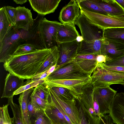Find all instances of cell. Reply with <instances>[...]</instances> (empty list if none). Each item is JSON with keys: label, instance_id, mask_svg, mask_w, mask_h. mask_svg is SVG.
Masks as SVG:
<instances>
[{"label": "cell", "instance_id": "obj_40", "mask_svg": "<svg viewBox=\"0 0 124 124\" xmlns=\"http://www.w3.org/2000/svg\"><path fill=\"white\" fill-rule=\"evenodd\" d=\"M4 7L13 26H14L16 23V8L9 6H5Z\"/></svg>", "mask_w": 124, "mask_h": 124}, {"label": "cell", "instance_id": "obj_10", "mask_svg": "<svg viewBox=\"0 0 124 124\" xmlns=\"http://www.w3.org/2000/svg\"><path fill=\"white\" fill-rule=\"evenodd\" d=\"M88 76L80 72L73 61L55 70L44 80L80 79Z\"/></svg>", "mask_w": 124, "mask_h": 124}, {"label": "cell", "instance_id": "obj_4", "mask_svg": "<svg viewBox=\"0 0 124 124\" xmlns=\"http://www.w3.org/2000/svg\"><path fill=\"white\" fill-rule=\"evenodd\" d=\"M81 13L92 24L103 30L124 27V17L114 16L93 12L80 8Z\"/></svg>", "mask_w": 124, "mask_h": 124}, {"label": "cell", "instance_id": "obj_14", "mask_svg": "<svg viewBox=\"0 0 124 124\" xmlns=\"http://www.w3.org/2000/svg\"><path fill=\"white\" fill-rule=\"evenodd\" d=\"M49 87L55 98L64 111L72 124H80L79 113L76 99L71 100L62 99L58 96L51 87Z\"/></svg>", "mask_w": 124, "mask_h": 124}, {"label": "cell", "instance_id": "obj_48", "mask_svg": "<svg viewBox=\"0 0 124 124\" xmlns=\"http://www.w3.org/2000/svg\"><path fill=\"white\" fill-rule=\"evenodd\" d=\"M113 123H111V124H113Z\"/></svg>", "mask_w": 124, "mask_h": 124}, {"label": "cell", "instance_id": "obj_11", "mask_svg": "<svg viewBox=\"0 0 124 124\" xmlns=\"http://www.w3.org/2000/svg\"><path fill=\"white\" fill-rule=\"evenodd\" d=\"M94 93L99 106L101 113L103 116L109 113L112 102L117 91L110 86L105 88H94Z\"/></svg>", "mask_w": 124, "mask_h": 124}, {"label": "cell", "instance_id": "obj_42", "mask_svg": "<svg viewBox=\"0 0 124 124\" xmlns=\"http://www.w3.org/2000/svg\"><path fill=\"white\" fill-rule=\"evenodd\" d=\"M104 68L109 70L124 73V67L121 66H110L105 65L103 63L101 64Z\"/></svg>", "mask_w": 124, "mask_h": 124}, {"label": "cell", "instance_id": "obj_25", "mask_svg": "<svg viewBox=\"0 0 124 124\" xmlns=\"http://www.w3.org/2000/svg\"><path fill=\"white\" fill-rule=\"evenodd\" d=\"M48 101L45 112L53 124H69L64 116L52 103Z\"/></svg>", "mask_w": 124, "mask_h": 124}, {"label": "cell", "instance_id": "obj_18", "mask_svg": "<svg viewBox=\"0 0 124 124\" xmlns=\"http://www.w3.org/2000/svg\"><path fill=\"white\" fill-rule=\"evenodd\" d=\"M16 20L14 26L16 28L28 31L33 26L34 19L31 10L25 7H16Z\"/></svg>", "mask_w": 124, "mask_h": 124}, {"label": "cell", "instance_id": "obj_5", "mask_svg": "<svg viewBox=\"0 0 124 124\" xmlns=\"http://www.w3.org/2000/svg\"><path fill=\"white\" fill-rule=\"evenodd\" d=\"M77 98L79 100L93 119L97 120L104 117L105 115L103 116L101 113L94 87L90 83L82 87L81 93Z\"/></svg>", "mask_w": 124, "mask_h": 124}, {"label": "cell", "instance_id": "obj_46", "mask_svg": "<svg viewBox=\"0 0 124 124\" xmlns=\"http://www.w3.org/2000/svg\"><path fill=\"white\" fill-rule=\"evenodd\" d=\"M116 1L124 9V0H116Z\"/></svg>", "mask_w": 124, "mask_h": 124}, {"label": "cell", "instance_id": "obj_9", "mask_svg": "<svg viewBox=\"0 0 124 124\" xmlns=\"http://www.w3.org/2000/svg\"><path fill=\"white\" fill-rule=\"evenodd\" d=\"M62 23L56 21H50L44 17L40 22L41 34L46 49L57 46L56 35L59 26Z\"/></svg>", "mask_w": 124, "mask_h": 124}, {"label": "cell", "instance_id": "obj_16", "mask_svg": "<svg viewBox=\"0 0 124 124\" xmlns=\"http://www.w3.org/2000/svg\"><path fill=\"white\" fill-rule=\"evenodd\" d=\"M80 14L77 0H71L61 10L59 19L62 23H74Z\"/></svg>", "mask_w": 124, "mask_h": 124}, {"label": "cell", "instance_id": "obj_36", "mask_svg": "<svg viewBox=\"0 0 124 124\" xmlns=\"http://www.w3.org/2000/svg\"><path fill=\"white\" fill-rule=\"evenodd\" d=\"M30 98L31 102L36 108L44 110L48 104V101L44 100L39 97L33 92Z\"/></svg>", "mask_w": 124, "mask_h": 124}, {"label": "cell", "instance_id": "obj_32", "mask_svg": "<svg viewBox=\"0 0 124 124\" xmlns=\"http://www.w3.org/2000/svg\"><path fill=\"white\" fill-rule=\"evenodd\" d=\"M60 98L64 100H71L75 98L69 89L60 87H51Z\"/></svg>", "mask_w": 124, "mask_h": 124}, {"label": "cell", "instance_id": "obj_6", "mask_svg": "<svg viewBox=\"0 0 124 124\" xmlns=\"http://www.w3.org/2000/svg\"><path fill=\"white\" fill-rule=\"evenodd\" d=\"M74 24L79 28L83 40L89 42L103 38V30L91 23L82 13Z\"/></svg>", "mask_w": 124, "mask_h": 124}, {"label": "cell", "instance_id": "obj_34", "mask_svg": "<svg viewBox=\"0 0 124 124\" xmlns=\"http://www.w3.org/2000/svg\"><path fill=\"white\" fill-rule=\"evenodd\" d=\"M31 122V124H53L43 110L39 111Z\"/></svg>", "mask_w": 124, "mask_h": 124}, {"label": "cell", "instance_id": "obj_31", "mask_svg": "<svg viewBox=\"0 0 124 124\" xmlns=\"http://www.w3.org/2000/svg\"><path fill=\"white\" fill-rule=\"evenodd\" d=\"M8 98V104L10 105L12 110L13 115L14 124H23L19 106L15 103L13 101V97Z\"/></svg>", "mask_w": 124, "mask_h": 124}, {"label": "cell", "instance_id": "obj_13", "mask_svg": "<svg viewBox=\"0 0 124 124\" xmlns=\"http://www.w3.org/2000/svg\"><path fill=\"white\" fill-rule=\"evenodd\" d=\"M109 115L113 123L124 124V93H118L115 95L109 109Z\"/></svg>", "mask_w": 124, "mask_h": 124}, {"label": "cell", "instance_id": "obj_26", "mask_svg": "<svg viewBox=\"0 0 124 124\" xmlns=\"http://www.w3.org/2000/svg\"><path fill=\"white\" fill-rule=\"evenodd\" d=\"M59 56L57 46H55L51 48L49 53L36 75L48 70L51 67L57 64Z\"/></svg>", "mask_w": 124, "mask_h": 124}, {"label": "cell", "instance_id": "obj_39", "mask_svg": "<svg viewBox=\"0 0 124 124\" xmlns=\"http://www.w3.org/2000/svg\"><path fill=\"white\" fill-rule=\"evenodd\" d=\"M103 63L109 66H121L124 67V54L118 57L107 61Z\"/></svg>", "mask_w": 124, "mask_h": 124}, {"label": "cell", "instance_id": "obj_27", "mask_svg": "<svg viewBox=\"0 0 124 124\" xmlns=\"http://www.w3.org/2000/svg\"><path fill=\"white\" fill-rule=\"evenodd\" d=\"M13 26L4 7L0 9V42Z\"/></svg>", "mask_w": 124, "mask_h": 124}, {"label": "cell", "instance_id": "obj_43", "mask_svg": "<svg viewBox=\"0 0 124 124\" xmlns=\"http://www.w3.org/2000/svg\"><path fill=\"white\" fill-rule=\"evenodd\" d=\"M48 70L36 75L32 77L31 79L34 81L41 80H44L49 75Z\"/></svg>", "mask_w": 124, "mask_h": 124}, {"label": "cell", "instance_id": "obj_12", "mask_svg": "<svg viewBox=\"0 0 124 124\" xmlns=\"http://www.w3.org/2000/svg\"><path fill=\"white\" fill-rule=\"evenodd\" d=\"M44 16L38 14L34 19L33 26L28 31L27 44L34 46L38 49H46L40 28V22Z\"/></svg>", "mask_w": 124, "mask_h": 124}, {"label": "cell", "instance_id": "obj_23", "mask_svg": "<svg viewBox=\"0 0 124 124\" xmlns=\"http://www.w3.org/2000/svg\"><path fill=\"white\" fill-rule=\"evenodd\" d=\"M104 40L103 38L89 42L82 41L78 47L77 55L100 54Z\"/></svg>", "mask_w": 124, "mask_h": 124}, {"label": "cell", "instance_id": "obj_19", "mask_svg": "<svg viewBox=\"0 0 124 124\" xmlns=\"http://www.w3.org/2000/svg\"><path fill=\"white\" fill-rule=\"evenodd\" d=\"M124 54V44L104 39L101 54L105 55L107 60L118 57Z\"/></svg>", "mask_w": 124, "mask_h": 124}, {"label": "cell", "instance_id": "obj_30", "mask_svg": "<svg viewBox=\"0 0 124 124\" xmlns=\"http://www.w3.org/2000/svg\"><path fill=\"white\" fill-rule=\"evenodd\" d=\"M80 8L91 12L108 15L93 0H77Z\"/></svg>", "mask_w": 124, "mask_h": 124}, {"label": "cell", "instance_id": "obj_1", "mask_svg": "<svg viewBox=\"0 0 124 124\" xmlns=\"http://www.w3.org/2000/svg\"><path fill=\"white\" fill-rule=\"evenodd\" d=\"M51 48L37 49L19 55H10L3 64L5 70L23 79H31L36 74Z\"/></svg>", "mask_w": 124, "mask_h": 124}, {"label": "cell", "instance_id": "obj_22", "mask_svg": "<svg viewBox=\"0 0 124 124\" xmlns=\"http://www.w3.org/2000/svg\"><path fill=\"white\" fill-rule=\"evenodd\" d=\"M108 15L124 17V9L115 0H93Z\"/></svg>", "mask_w": 124, "mask_h": 124}, {"label": "cell", "instance_id": "obj_37", "mask_svg": "<svg viewBox=\"0 0 124 124\" xmlns=\"http://www.w3.org/2000/svg\"><path fill=\"white\" fill-rule=\"evenodd\" d=\"M33 92L41 98L47 101L49 93L46 85L43 83L37 85L34 89Z\"/></svg>", "mask_w": 124, "mask_h": 124}, {"label": "cell", "instance_id": "obj_21", "mask_svg": "<svg viewBox=\"0 0 124 124\" xmlns=\"http://www.w3.org/2000/svg\"><path fill=\"white\" fill-rule=\"evenodd\" d=\"M24 80L10 73H7L1 98H9L13 96L14 92L23 85Z\"/></svg>", "mask_w": 124, "mask_h": 124}, {"label": "cell", "instance_id": "obj_24", "mask_svg": "<svg viewBox=\"0 0 124 124\" xmlns=\"http://www.w3.org/2000/svg\"><path fill=\"white\" fill-rule=\"evenodd\" d=\"M34 89L32 88L20 93L18 99L23 124H31L28 113L27 104L28 97Z\"/></svg>", "mask_w": 124, "mask_h": 124}, {"label": "cell", "instance_id": "obj_3", "mask_svg": "<svg viewBox=\"0 0 124 124\" xmlns=\"http://www.w3.org/2000/svg\"><path fill=\"white\" fill-rule=\"evenodd\" d=\"M91 76L90 83L94 88H105L114 84L124 86V73L107 70L98 64Z\"/></svg>", "mask_w": 124, "mask_h": 124}, {"label": "cell", "instance_id": "obj_47", "mask_svg": "<svg viewBox=\"0 0 124 124\" xmlns=\"http://www.w3.org/2000/svg\"><path fill=\"white\" fill-rule=\"evenodd\" d=\"M77 41L78 42H80L82 41L83 40V39L81 36H79L77 38Z\"/></svg>", "mask_w": 124, "mask_h": 124}, {"label": "cell", "instance_id": "obj_35", "mask_svg": "<svg viewBox=\"0 0 124 124\" xmlns=\"http://www.w3.org/2000/svg\"><path fill=\"white\" fill-rule=\"evenodd\" d=\"M43 80L34 81L31 79H27L23 85L15 92L14 95L20 94L23 92L34 87H36L39 84L44 82Z\"/></svg>", "mask_w": 124, "mask_h": 124}, {"label": "cell", "instance_id": "obj_33", "mask_svg": "<svg viewBox=\"0 0 124 124\" xmlns=\"http://www.w3.org/2000/svg\"><path fill=\"white\" fill-rule=\"evenodd\" d=\"M8 104L0 108V124H14L13 118L8 113Z\"/></svg>", "mask_w": 124, "mask_h": 124}, {"label": "cell", "instance_id": "obj_45", "mask_svg": "<svg viewBox=\"0 0 124 124\" xmlns=\"http://www.w3.org/2000/svg\"><path fill=\"white\" fill-rule=\"evenodd\" d=\"M13 1L17 4L22 5L26 2L28 0H14Z\"/></svg>", "mask_w": 124, "mask_h": 124}, {"label": "cell", "instance_id": "obj_29", "mask_svg": "<svg viewBox=\"0 0 124 124\" xmlns=\"http://www.w3.org/2000/svg\"><path fill=\"white\" fill-rule=\"evenodd\" d=\"M77 106L79 110L80 122V124H102L103 119L100 118L98 120L93 119L85 108L80 101L78 99Z\"/></svg>", "mask_w": 124, "mask_h": 124}, {"label": "cell", "instance_id": "obj_8", "mask_svg": "<svg viewBox=\"0 0 124 124\" xmlns=\"http://www.w3.org/2000/svg\"><path fill=\"white\" fill-rule=\"evenodd\" d=\"M80 43L76 40L57 44L59 56L55 70L74 61Z\"/></svg>", "mask_w": 124, "mask_h": 124}, {"label": "cell", "instance_id": "obj_7", "mask_svg": "<svg viewBox=\"0 0 124 124\" xmlns=\"http://www.w3.org/2000/svg\"><path fill=\"white\" fill-rule=\"evenodd\" d=\"M91 76L80 79L45 80L43 83L50 87H60L67 88L72 93L75 99L81 93L82 88L90 83Z\"/></svg>", "mask_w": 124, "mask_h": 124}, {"label": "cell", "instance_id": "obj_41", "mask_svg": "<svg viewBox=\"0 0 124 124\" xmlns=\"http://www.w3.org/2000/svg\"><path fill=\"white\" fill-rule=\"evenodd\" d=\"M27 108L29 116L31 121L33 118L37 113L41 109L37 108L35 107L32 103L31 99L29 101L28 100Z\"/></svg>", "mask_w": 124, "mask_h": 124}, {"label": "cell", "instance_id": "obj_44", "mask_svg": "<svg viewBox=\"0 0 124 124\" xmlns=\"http://www.w3.org/2000/svg\"><path fill=\"white\" fill-rule=\"evenodd\" d=\"M107 60L106 57L102 54H98L97 57V65L101 64L106 62Z\"/></svg>", "mask_w": 124, "mask_h": 124}, {"label": "cell", "instance_id": "obj_38", "mask_svg": "<svg viewBox=\"0 0 124 124\" xmlns=\"http://www.w3.org/2000/svg\"><path fill=\"white\" fill-rule=\"evenodd\" d=\"M38 49L34 46L28 44L21 45L17 48L13 55H17L31 52Z\"/></svg>", "mask_w": 124, "mask_h": 124}, {"label": "cell", "instance_id": "obj_17", "mask_svg": "<svg viewBox=\"0 0 124 124\" xmlns=\"http://www.w3.org/2000/svg\"><path fill=\"white\" fill-rule=\"evenodd\" d=\"M74 23H61L58 27L56 41L58 44L76 40L80 36Z\"/></svg>", "mask_w": 124, "mask_h": 124}, {"label": "cell", "instance_id": "obj_15", "mask_svg": "<svg viewBox=\"0 0 124 124\" xmlns=\"http://www.w3.org/2000/svg\"><path fill=\"white\" fill-rule=\"evenodd\" d=\"M98 54L78 55L74 62L80 72L91 76L97 65Z\"/></svg>", "mask_w": 124, "mask_h": 124}, {"label": "cell", "instance_id": "obj_28", "mask_svg": "<svg viewBox=\"0 0 124 124\" xmlns=\"http://www.w3.org/2000/svg\"><path fill=\"white\" fill-rule=\"evenodd\" d=\"M103 36L104 39L124 44V27L103 30Z\"/></svg>", "mask_w": 124, "mask_h": 124}, {"label": "cell", "instance_id": "obj_20", "mask_svg": "<svg viewBox=\"0 0 124 124\" xmlns=\"http://www.w3.org/2000/svg\"><path fill=\"white\" fill-rule=\"evenodd\" d=\"M33 10L38 14L45 16L54 12L61 0H29Z\"/></svg>", "mask_w": 124, "mask_h": 124}, {"label": "cell", "instance_id": "obj_2", "mask_svg": "<svg viewBox=\"0 0 124 124\" xmlns=\"http://www.w3.org/2000/svg\"><path fill=\"white\" fill-rule=\"evenodd\" d=\"M28 31L13 26L0 42V62L4 63L20 45L27 44Z\"/></svg>", "mask_w": 124, "mask_h": 124}]
</instances>
